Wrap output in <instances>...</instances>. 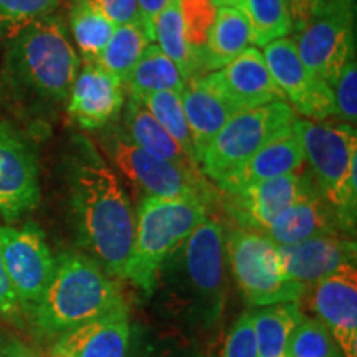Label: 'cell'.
<instances>
[{
  "label": "cell",
  "instance_id": "6da1fadb",
  "mask_svg": "<svg viewBox=\"0 0 357 357\" xmlns=\"http://www.w3.org/2000/svg\"><path fill=\"white\" fill-rule=\"evenodd\" d=\"M66 155L68 212L77 242L111 278L124 280L131 258L136 211L118 174L88 137L73 136Z\"/></svg>",
  "mask_w": 357,
  "mask_h": 357
},
{
  "label": "cell",
  "instance_id": "7a4b0ae2",
  "mask_svg": "<svg viewBox=\"0 0 357 357\" xmlns=\"http://www.w3.org/2000/svg\"><path fill=\"white\" fill-rule=\"evenodd\" d=\"M153 294L182 331H215L227 303L225 227L217 217H205L164 261Z\"/></svg>",
  "mask_w": 357,
  "mask_h": 357
},
{
  "label": "cell",
  "instance_id": "3957f363",
  "mask_svg": "<svg viewBox=\"0 0 357 357\" xmlns=\"http://www.w3.org/2000/svg\"><path fill=\"white\" fill-rule=\"evenodd\" d=\"M8 40L6 71L13 89L33 105L66 102L79 71V56L65 20L53 12Z\"/></svg>",
  "mask_w": 357,
  "mask_h": 357
},
{
  "label": "cell",
  "instance_id": "277c9868",
  "mask_svg": "<svg viewBox=\"0 0 357 357\" xmlns=\"http://www.w3.org/2000/svg\"><path fill=\"white\" fill-rule=\"evenodd\" d=\"M128 306L118 281L91 257L68 252L55 258V271L32 319L42 336L53 337Z\"/></svg>",
  "mask_w": 357,
  "mask_h": 357
},
{
  "label": "cell",
  "instance_id": "5b68a950",
  "mask_svg": "<svg viewBox=\"0 0 357 357\" xmlns=\"http://www.w3.org/2000/svg\"><path fill=\"white\" fill-rule=\"evenodd\" d=\"M294 132L310 164L316 190L336 212L341 229L354 236L357 215V134L347 123L296 119Z\"/></svg>",
  "mask_w": 357,
  "mask_h": 357
},
{
  "label": "cell",
  "instance_id": "8992f818",
  "mask_svg": "<svg viewBox=\"0 0 357 357\" xmlns=\"http://www.w3.org/2000/svg\"><path fill=\"white\" fill-rule=\"evenodd\" d=\"M211 207L202 199L142 197L137 204L132 252L124 280L142 296H153L160 266L211 215Z\"/></svg>",
  "mask_w": 357,
  "mask_h": 357
},
{
  "label": "cell",
  "instance_id": "52a82bcc",
  "mask_svg": "<svg viewBox=\"0 0 357 357\" xmlns=\"http://www.w3.org/2000/svg\"><path fill=\"white\" fill-rule=\"evenodd\" d=\"M100 144L111 164L142 197L202 199L213 205L218 190L208 184L200 171L187 169L147 153L129 139L121 124L111 123L101 129Z\"/></svg>",
  "mask_w": 357,
  "mask_h": 357
},
{
  "label": "cell",
  "instance_id": "ba28073f",
  "mask_svg": "<svg viewBox=\"0 0 357 357\" xmlns=\"http://www.w3.org/2000/svg\"><path fill=\"white\" fill-rule=\"evenodd\" d=\"M225 261L243 301L250 307L301 301L306 287L288 280L278 245L258 231L225 229Z\"/></svg>",
  "mask_w": 357,
  "mask_h": 357
},
{
  "label": "cell",
  "instance_id": "9c48e42d",
  "mask_svg": "<svg viewBox=\"0 0 357 357\" xmlns=\"http://www.w3.org/2000/svg\"><path fill=\"white\" fill-rule=\"evenodd\" d=\"M296 119V113L287 101L238 111L208 142L199 162L200 172L215 184L266 142L293 129Z\"/></svg>",
  "mask_w": 357,
  "mask_h": 357
},
{
  "label": "cell",
  "instance_id": "30bf717a",
  "mask_svg": "<svg viewBox=\"0 0 357 357\" xmlns=\"http://www.w3.org/2000/svg\"><path fill=\"white\" fill-rule=\"evenodd\" d=\"M296 48L316 78L333 88L356 50V0H321L300 30Z\"/></svg>",
  "mask_w": 357,
  "mask_h": 357
},
{
  "label": "cell",
  "instance_id": "8fae6325",
  "mask_svg": "<svg viewBox=\"0 0 357 357\" xmlns=\"http://www.w3.org/2000/svg\"><path fill=\"white\" fill-rule=\"evenodd\" d=\"M0 253L22 314L30 316L55 271V258L45 234L35 223L19 229L0 225Z\"/></svg>",
  "mask_w": 357,
  "mask_h": 357
},
{
  "label": "cell",
  "instance_id": "7c38bea8",
  "mask_svg": "<svg viewBox=\"0 0 357 357\" xmlns=\"http://www.w3.org/2000/svg\"><path fill=\"white\" fill-rule=\"evenodd\" d=\"M263 58L271 78L278 84L284 100L305 118L312 121H326L336 118L333 88L323 79L316 78L303 63L296 43L284 37L265 45Z\"/></svg>",
  "mask_w": 357,
  "mask_h": 357
},
{
  "label": "cell",
  "instance_id": "4fadbf2b",
  "mask_svg": "<svg viewBox=\"0 0 357 357\" xmlns=\"http://www.w3.org/2000/svg\"><path fill=\"white\" fill-rule=\"evenodd\" d=\"M312 190L310 172H293L236 194H218V202L234 227L263 234L281 212Z\"/></svg>",
  "mask_w": 357,
  "mask_h": 357
},
{
  "label": "cell",
  "instance_id": "5bb4252c",
  "mask_svg": "<svg viewBox=\"0 0 357 357\" xmlns=\"http://www.w3.org/2000/svg\"><path fill=\"white\" fill-rule=\"evenodd\" d=\"M40 202L33 147L12 124L0 121V217L15 222Z\"/></svg>",
  "mask_w": 357,
  "mask_h": 357
},
{
  "label": "cell",
  "instance_id": "9a60e30c",
  "mask_svg": "<svg viewBox=\"0 0 357 357\" xmlns=\"http://www.w3.org/2000/svg\"><path fill=\"white\" fill-rule=\"evenodd\" d=\"M307 307L326 326L344 357H357V268L344 265L306 288Z\"/></svg>",
  "mask_w": 357,
  "mask_h": 357
},
{
  "label": "cell",
  "instance_id": "2e32d148",
  "mask_svg": "<svg viewBox=\"0 0 357 357\" xmlns=\"http://www.w3.org/2000/svg\"><path fill=\"white\" fill-rule=\"evenodd\" d=\"M124 91L121 79L98 63L83 65L66 100V111L78 126L100 131L119 118Z\"/></svg>",
  "mask_w": 357,
  "mask_h": 357
},
{
  "label": "cell",
  "instance_id": "e0dca14e",
  "mask_svg": "<svg viewBox=\"0 0 357 357\" xmlns=\"http://www.w3.org/2000/svg\"><path fill=\"white\" fill-rule=\"evenodd\" d=\"M204 78L238 109L287 101L257 47L245 48L229 65L204 75Z\"/></svg>",
  "mask_w": 357,
  "mask_h": 357
},
{
  "label": "cell",
  "instance_id": "ac0fdd59",
  "mask_svg": "<svg viewBox=\"0 0 357 357\" xmlns=\"http://www.w3.org/2000/svg\"><path fill=\"white\" fill-rule=\"evenodd\" d=\"M284 275L288 280L311 287L333 275L339 268L356 263L354 236L336 234L321 235L294 245H278Z\"/></svg>",
  "mask_w": 357,
  "mask_h": 357
},
{
  "label": "cell",
  "instance_id": "d6986e66",
  "mask_svg": "<svg viewBox=\"0 0 357 357\" xmlns=\"http://www.w3.org/2000/svg\"><path fill=\"white\" fill-rule=\"evenodd\" d=\"M305 155L294 129L266 142L242 166L215 182L218 194H236L271 178L301 171Z\"/></svg>",
  "mask_w": 357,
  "mask_h": 357
},
{
  "label": "cell",
  "instance_id": "ffe728a7",
  "mask_svg": "<svg viewBox=\"0 0 357 357\" xmlns=\"http://www.w3.org/2000/svg\"><path fill=\"white\" fill-rule=\"evenodd\" d=\"M131 321L128 306L58 336L48 357H128Z\"/></svg>",
  "mask_w": 357,
  "mask_h": 357
},
{
  "label": "cell",
  "instance_id": "44dd1931",
  "mask_svg": "<svg viewBox=\"0 0 357 357\" xmlns=\"http://www.w3.org/2000/svg\"><path fill=\"white\" fill-rule=\"evenodd\" d=\"M344 234L334 208L318 190L289 205L263 231L276 245H294L321 235ZM346 235V234H344Z\"/></svg>",
  "mask_w": 357,
  "mask_h": 357
},
{
  "label": "cell",
  "instance_id": "7402d4cb",
  "mask_svg": "<svg viewBox=\"0 0 357 357\" xmlns=\"http://www.w3.org/2000/svg\"><path fill=\"white\" fill-rule=\"evenodd\" d=\"M182 106H184L194 154L199 164L208 142L215 137V134L231 116L242 109L231 105L220 91L205 82L204 75L185 83L182 91Z\"/></svg>",
  "mask_w": 357,
  "mask_h": 357
},
{
  "label": "cell",
  "instance_id": "603a6c76",
  "mask_svg": "<svg viewBox=\"0 0 357 357\" xmlns=\"http://www.w3.org/2000/svg\"><path fill=\"white\" fill-rule=\"evenodd\" d=\"M121 128L134 144H137L147 153L166 159L177 166L200 171L195 162L187 158L182 147L174 141V137L158 123V119L149 113L144 102L137 98L129 96L128 102L123 106Z\"/></svg>",
  "mask_w": 357,
  "mask_h": 357
},
{
  "label": "cell",
  "instance_id": "cb8c5ba5",
  "mask_svg": "<svg viewBox=\"0 0 357 357\" xmlns=\"http://www.w3.org/2000/svg\"><path fill=\"white\" fill-rule=\"evenodd\" d=\"M248 43L250 25L243 8L218 7L204 43V73L229 65L248 48Z\"/></svg>",
  "mask_w": 357,
  "mask_h": 357
},
{
  "label": "cell",
  "instance_id": "d4e9b609",
  "mask_svg": "<svg viewBox=\"0 0 357 357\" xmlns=\"http://www.w3.org/2000/svg\"><path fill=\"white\" fill-rule=\"evenodd\" d=\"M258 357H284L289 337L306 318L300 301L250 307Z\"/></svg>",
  "mask_w": 357,
  "mask_h": 357
},
{
  "label": "cell",
  "instance_id": "484cf974",
  "mask_svg": "<svg viewBox=\"0 0 357 357\" xmlns=\"http://www.w3.org/2000/svg\"><path fill=\"white\" fill-rule=\"evenodd\" d=\"M154 40L159 43L160 50L176 63L185 83L205 75L202 56L187 42L181 0H169L158 15L154 22Z\"/></svg>",
  "mask_w": 357,
  "mask_h": 357
},
{
  "label": "cell",
  "instance_id": "4316f807",
  "mask_svg": "<svg viewBox=\"0 0 357 357\" xmlns=\"http://www.w3.org/2000/svg\"><path fill=\"white\" fill-rule=\"evenodd\" d=\"M66 26L84 65L96 63L98 56L116 29L95 0H70Z\"/></svg>",
  "mask_w": 357,
  "mask_h": 357
},
{
  "label": "cell",
  "instance_id": "83f0119b",
  "mask_svg": "<svg viewBox=\"0 0 357 357\" xmlns=\"http://www.w3.org/2000/svg\"><path fill=\"white\" fill-rule=\"evenodd\" d=\"M123 84L129 96L142 98L158 91L182 93L185 88V79L182 78L181 71L171 58L158 45L151 43L124 78Z\"/></svg>",
  "mask_w": 357,
  "mask_h": 357
},
{
  "label": "cell",
  "instance_id": "f1b7e54d",
  "mask_svg": "<svg viewBox=\"0 0 357 357\" xmlns=\"http://www.w3.org/2000/svg\"><path fill=\"white\" fill-rule=\"evenodd\" d=\"M128 357H205L197 336L178 328L131 326Z\"/></svg>",
  "mask_w": 357,
  "mask_h": 357
},
{
  "label": "cell",
  "instance_id": "f546056e",
  "mask_svg": "<svg viewBox=\"0 0 357 357\" xmlns=\"http://www.w3.org/2000/svg\"><path fill=\"white\" fill-rule=\"evenodd\" d=\"M151 43L153 42L141 24L118 25L98 56L96 63L124 82Z\"/></svg>",
  "mask_w": 357,
  "mask_h": 357
},
{
  "label": "cell",
  "instance_id": "4dcf8cb0",
  "mask_svg": "<svg viewBox=\"0 0 357 357\" xmlns=\"http://www.w3.org/2000/svg\"><path fill=\"white\" fill-rule=\"evenodd\" d=\"M243 12L250 25V43L257 48L291 33L293 22L287 0H245Z\"/></svg>",
  "mask_w": 357,
  "mask_h": 357
},
{
  "label": "cell",
  "instance_id": "1f68e13d",
  "mask_svg": "<svg viewBox=\"0 0 357 357\" xmlns=\"http://www.w3.org/2000/svg\"><path fill=\"white\" fill-rule=\"evenodd\" d=\"M144 102L149 113L158 119V123L174 137V141L182 147L187 158L192 162L197 164L194 154V146H192V137L187 124L184 106H182V93L177 91H158L151 93L142 98H137ZM199 166V164H197Z\"/></svg>",
  "mask_w": 357,
  "mask_h": 357
},
{
  "label": "cell",
  "instance_id": "d6a6232c",
  "mask_svg": "<svg viewBox=\"0 0 357 357\" xmlns=\"http://www.w3.org/2000/svg\"><path fill=\"white\" fill-rule=\"evenodd\" d=\"M284 357H344L326 326L305 318L289 337Z\"/></svg>",
  "mask_w": 357,
  "mask_h": 357
},
{
  "label": "cell",
  "instance_id": "836d02e7",
  "mask_svg": "<svg viewBox=\"0 0 357 357\" xmlns=\"http://www.w3.org/2000/svg\"><path fill=\"white\" fill-rule=\"evenodd\" d=\"M61 0H0V33L10 38L37 19L50 15Z\"/></svg>",
  "mask_w": 357,
  "mask_h": 357
},
{
  "label": "cell",
  "instance_id": "e575fe53",
  "mask_svg": "<svg viewBox=\"0 0 357 357\" xmlns=\"http://www.w3.org/2000/svg\"><path fill=\"white\" fill-rule=\"evenodd\" d=\"M215 357H258L257 337L250 310L243 311L230 326Z\"/></svg>",
  "mask_w": 357,
  "mask_h": 357
},
{
  "label": "cell",
  "instance_id": "d590c367",
  "mask_svg": "<svg viewBox=\"0 0 357 357\" xmlns=\"http://www.w3.org/2000/svg\"><path fill=\"white\" fill-rule=\"evenodd\" d=\"M336 118L347 124H354L357 118V66L352 58L347 61L333 84Z\"/></svg>",
  "mask_w": 357,
  "mask_h": 357
},
{
  "label": "cell",
  "instance_id": "8d00e7d4",
  "mask_svg": "<svg viewBox=\"0 0 357 357\" xmlns=\"http://www.w3.org/2000/svg\"><path fill=\"white\" fill-rule=\"evenodd\" d=\"M101 12L105 13L113 24H141V13L137 7V0H95Z\"/></svg>",
  "mask_w": 357,
  "mask_h": 357
},
{
  "label": "cell",
  "instance_id": "74e56055",
  "mask_svg": "<svg viewBox=\"0 0 357 357\" xmlns=\"http://www.w3.org/2000/svg\"><path fill=\"white\" fill-rule=\"evenodd\" d=\"M22 314L19 300L8 280L6 266H3L2 253H0V316L7 319H17Z\"/></svg>",
  "mask_w": 357,
  "mask_h": 357
},
{
  "label": "cell",
  "instance_id": "f35d334b",
  "mask_svg": "<svg viewBox=\"0 0 357 357\" xmlns=\"http://www.w3.org/2000/svg\"><path fill=\"white\" fill-rule=\"evenodd\" d=\"M169 0H137V7L141 13V25L144 29L151 42H154V22L162 8L167 6Z\"/></svg>",
  "mask_w": 357,
  "mask_h": 357
},
{
  "label": "cell",
  "instance_id": "ab89813d",
  "mask_svg": "<svg viewBox=\"0 0 357 357\" xmlns=\"http://www.w3.org/2000/svg\"><path fill=\"white\" fill-rule=\"evenodd\" d=\"M0 357H37V354L19 337L0 329Z\"/></svg>",
  "mask_w": 357,
  "mask_h": 357
},
{
  "label": "cell",
  "instance_id": "60d3db41",
  "mask_svg": "<svg viewBox=\"0 0 357 357\" xmlns=\"http://www.w3.org/2000/svg\"><path fill=\"white\" fill-rule=\"evenodd\" d=\"M319 2L321 0H287L294 30H300L306 24Z\"/></svg>",
  "mask_w": 357,
  "mask_h": 357
},
{
  "label": "cell",
  "instance_id": "b9f144b4",
  "mask_svg": "<svg viewBox=\"0 0 357 357\" xmlns=\"http://www.w3.org/2000/svg\"><path fill=\"white\" fill-rule=\"evenodd\" d=\"M213 6L217 8L218 7H238L243 8V2L245 0H212Z\"/></svg>",
  "mask_w": 357,
  "mask_h": 357
},
{
  "label": "cell",
  "instance_id": "7bdbcfd3",
  "mask_svg": "<svg viewBox=\"0 0 357 357\" xmlns=\"http://www.w3.org/2000/svg\"><path fill=\"white\" fill-rule=\"evenodd\" d=\"M0 38H2V33H0Z\"/></svg>",
  "mask_w": 357,
  "mask_h": 357
}]
</instances>
